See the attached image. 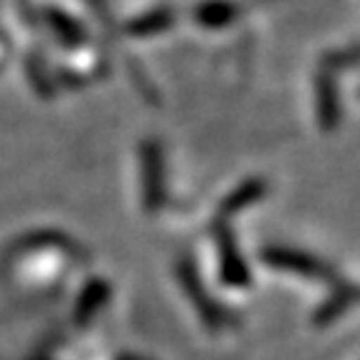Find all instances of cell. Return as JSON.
I'll return each instance as SVG.
<instances>
[{"mask_svg":"<svg viewBox=\"0 0 360 360\" xmlns=\"http://www.w3.org/2000/svg\"><path fill=\"white\" fill-rule=\"evenodd\" d=\"M260 257L264 264H269L271 269L288 271V274H297V276L311 278V281H328V283H337V274L335 269L326 264L319 257L304 253L297 248H288V246H267L260 250Z\"/></svg>","mask_w":360,"mask_h":360,"instance_id":"cell-1","label":"cell"},{"mask_svg":"<svg viewBox=\"0 0 360 360\" xmlns=\"http://www.w3.org/2000/svg\"><path fill=\"white\" fill-rule=\"evenodd\" d=\"M178 278H180L183 292L187 295V300L192 302V307L197 309L201 323H204L208 330H220L222 326H227L229 319H227L225 309L208 295L197 267H194V262H190L187 257L178 262Z\"/></svg>","mask_w":360,"mask_h":360,"instance_id":"cell-2","label":"cell"},{"mask_svg":"<svg viewBox=\"0 0 360 360\" xmlns=\"http://www.w3.org/2000/svg\"><path fill=\"white\" fill-rule=\"evenodd\" d=\"M141 180H143V208L146 213H157L167 199V171L164 153L157 141H146L141 148Z\"/></svg>","mask_w":360,"mask_h":360,"instance_id":"cell-3","label":"cell"},{"mask_svg":"<svg viewBox=\"0 0 360 360\" xmlns=\"http://www.w3.org/2000/svg\"><path fill=\"white\" fill-rule=\"evenodd\" d=\"M215 239H218V255H220V276L227 285L246 288L250 285V269L243 262L241 250L236 246L234 232L229 229L225 220L215 222Z\"/></svg>","mask_w":360,"mask_h":360,"instance_id":"cell-4","label":"cell"},{"mask_svg":"<svg viewBox=\"0 0 360 360\" xmlns=\"http://www.w3.org/2000/svg\"><path fill=\"white\" fill-rule=\"evenodd\" d=\"M314 105H316V120H319L321 131H335L342 120V108H340V91H337L333 70L321 68L316 73Z\"/></svg>","mask_w":360,"mask_h":360,"instance_id":"cell-5","label":"cell"},{"mask_svg":"<svg viewBox=\"0 0 360 360\" xmlns=\"http://www.w3.org/2000/svg\"><path fill=\"white\" fill-rule=\"evenodd\" d=\"M356 297H358L356 285L347 283V281H337L333 295L314 311V326H319V328L333 326L340 316H344L356 304Z\"/></svg>","mask_w":360,"mask_h":360,"instance_id":"cell-6","label":"cell"},{"mask_svg":"<svg viewBox=\"0 0 360 360\" xmlns=\"http://www.w3.org/2000/svg\"><path fill=\"white\" fill-rule=\"evenodd\" d=\"M264 194H267V185H264V180H260V178L243 180V183L236 187V190H232L225 199H222L218 220L227 222L229 218H232V215L246 211V208L257 204V201H260Z\"/></svg>","mask_w":360,"mask_h":360,"instance_id":"cell-7","label":"cell"},{"mask_svg":"<svg viewBox=\"0 0 360 360\" xmlns=\"http://www.w3.org/2000/svg\"><path fill=\"white\" fill-rule=\"evenodd\" d=\"M108 300H110V285H108V281L103 278L89 281V283L84 285L82 295L77 297L75 309H73V319L77 326H87L94 316L108 304Z\"/></svg>","mask_w":360,"mask_h":360,"instance_id":"cell-8","label":"cell"},{"mask_svg":"<svg viewBox=\"0 0 360 360\" xmlns=\"http://www.w3.org/2000/svg\"><path fill=\"white\" fill-rule=\"evenodd\" d=\"M174 21H176L174 14H171L169 10H153V12L143 14V17H139V19H134L131 24L127 26V33L131 35V38H150V35L167 31Z\"/></svg>","mask_w":360,"mask_h":360,"instance_id":"cell-9","label":"cell"},{"mask_svg":"<svg viewBox=\"0 0 360 360\" xmlns=\"http://www.w3.org/2000/svg\"><path fill=\"white\" fill-rule=\"evenodd\" d=\"M236 19V7L232 3H222V0H211L204 3L197 10V21L204 28H225L234 24Z\"/></svg>","mask_w":360,"mask_h":360,"instance_id":"cell-10","label":"cell"},{"mask_svg":"<svg viewBox=\"0 0 360 360\" xmlns=\"http://www.w3.org/2000/svg\"><path fill=\"white\" fill-rule=\"evenodd\" d=\"M47 24L52 26L54 31H56V35H59V38L66 42V45H70V47L82 45V42H84L82 28L77 26L75 21L68 17V14H63V12L52 10V7H49V10H47Z\"/></svg>","mask_w":360,"mask_h":360,"instance_id":"cell-11","label":"cell"},{"mask_svg":"<svg viewBox=\"0 0 360 360\" xmlns=\"http://www.w3.org/2000/svg\"><path fill=\"white\" fill-rule=\"evenodd\" d=\"M28 73H31V84L38 96L42 98H52V80H49L47 70L42 68V63H38L35 59H28Z\"/></svg>","mask_w":360,"mask_h":360,"instance_id":"cell-12","label":"cell"}]
</instances>
